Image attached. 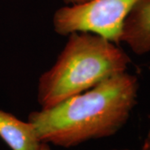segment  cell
<instances>
[{"instance_id":"cell-1","label":"cell","mask_w":150,"mask_h":150,"mask_svg":"<svg viewBox=\"0 0 150 150\" xmlns=\"http://www.w3.org/2000/svg\"><path fill=\"white\" fill-rule=\"evenodd\" d=\"M139 87L136 76L122 72L53 107L32 112L28 121L41 142L63 148L111 137L130 118Z\"/></svg>"},{"instance_id":"cell-2","label":"cell","mask_w":150,"mask_h":150,"mask_svg":"<svg viewBox=\"0 0 150 150\" xmlns=\"http://www.w3.org/2000/svg\"><path fill=\"white\" fill-rule=\"evenodd\" d=\"M54 64L40 76L38 103L48 108L125 72L131 62L127 53L105 38L88 32H75Z\"/></svg>"},{"instance_id":"cell-3","label":"cell","mask_w":150,"mask_h":150,"mask_svg":"<svg viewBox=\"0 0 150 150\" xmlns=\"http://www.w3.org/2000/svg\"><path fill=\"white\" fill-rule=\"evenodd\" d=\"M140 0H89L62 7L54 13V29L59 35L88 32L121 43L123 23Z\"/></svg>"},{"instance_id":"cell-4","label":"cell","mask_w":150,"mask_h":150,"mask_svg":"<svg viewBox=\"0 0 150 150\" xmlns=\"http://www.w3.org/2000/svg\"><path fill=\"white\" fill-rule=\"evenodd\" d=\"M121 42L138 55L150 53V0H140L123 23Z\"/></svg>"},{"instance_id":"cell-5","label":"cell","mask_w":150,"mask_h":150,"mask_svg":"<svg viewBox=\"0 0 150 150\" xmlns=\"http://www.w3.org/2000/svg\"><path fill=\"white\" fill-rule=\"evenodd\" d=\"M0 138L11 150H38L41 141L29 121L0 109Z\"/></svg>"},{"instance_id":"cell-6","label":"cell","mask_w":150,"mask_h":150,"mask_svg":"<svg viewBox=\"0 0 150 150\" xmlns=\"http://www.w3.org/2000/svg\"><path fill=\"white\" fill-rule=\"evenodd\" d=\"M65 4H69V5H74V4H83L85 3L87 1L89 0H63Z\"/></svg>"},{"instance_id":"cell-7","label":"cell","mask_w":150,"mask_h":150,"mask_svg":"<svg viewBox=\"0 0 150 150\" xmlns=\"http://www.w3.org/2000/svg\"><path fill=\"white\" fill-rule=\"evenodd\" d=\"M142 150H150V137H146L142 147Z\"/></svg>"},{"instance_id":"cell-8","label":"cell","mask_w":150,"mask_h":150,"mask_svg":"<svg viewBox=\"0 0 150 150\" xmlns=\"http://www.w3.org/2000/svg\"><path fill=\"white\" fill-rule=\"evenodd\" d=\"M38 150H51V149H50L48 144L41 142V144L39 145V148H38Z\"/></svg>"},{"instance_id":"cell-9","label":"cell","mask_w":150,"mask_h":150,"mask_svg":"<svg viewBox=\"0 0 150 150\" xmlns=\"http://www.w3.org/2000/svg\"><path fill=\"white\" fill-rule=\"evenodd\" d=\"M108 150H134V149H108Z\"/></svg>"},{"instance_id":"cell-10","label":"cell","mask_w":150,"mask_h":150,"mask_svg":"<svg viewBox=\"0 0 150 150\" xmlns=\"http://www.w3.org/2000/svg\"><path fill=\"white\" fill-rule=\"evenodd\" d=\"M149 119L150 120V114L149 115ZM146 137H150V127H149V132H148V134H147V136Z\"/></svg>"}]
</instances>
